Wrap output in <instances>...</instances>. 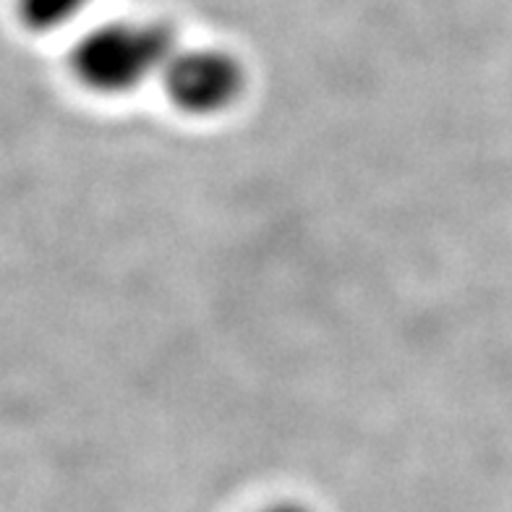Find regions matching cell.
Masks as SVG:
<instances>
[{"mask_svg": "<svg viewBox=\"0 0 512 512\" xmlns=\"http://www.w3.org/2000/svg\"><path fill=\"white\" fill-rule=\"evenodd\" d=\"M176 32L162 21H108L81 34L71 50V71L97 95H128L160 81L178 53Z\"/></svg>", "mask_w": 512, "mask_h": 512, "instance_id": "1", "label": "cell"}, {"mask_svg": "<svg viewBox=\"0 0 512 512\" xmlns=\"http://www.w3.org/2000/svg\"><path fill=\"white\" fill-rule=\"evenodd\" d=\"M168 100L181 113L220 115L241 100L246 68L236 55L220 48H178L162 74Z\"/></svg>", "mask_w": 512, "mask_h": 512, "instance_id": "2", "label": "cell"}, {"mask_svg": "<svg viewBox=\"0 0 512 512\" xmlns=\"http://www.w3.org/2000/svg\"><path fill=\"white\" fill-rule=\"evenodd\" d=\"M92 0H19V19L29 32L53 34L71 27Z\"/></svg>", "mask_w": 512, "mask_h": 512, "instance_id": "3", "label": "cell"}, {"mask_svg": "<svg viewBox=\"0 0 512 512\" xmlns=\"http://www.w3.org/2000/svg\"><path fill=\"white\" fill-rule=\"evenodd\" d=\"M264 512H314L309 510L306 505H301V502H280V505H272L270 510Z\"/></svg>", "mask_w": 512, "mask_h": 512, "instance_id": "4", "label": "cell"}]
</instances>
